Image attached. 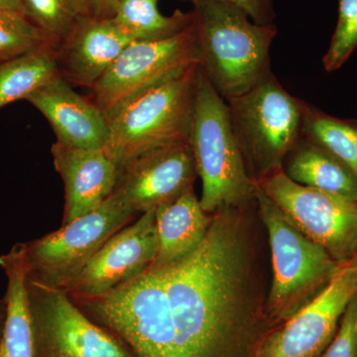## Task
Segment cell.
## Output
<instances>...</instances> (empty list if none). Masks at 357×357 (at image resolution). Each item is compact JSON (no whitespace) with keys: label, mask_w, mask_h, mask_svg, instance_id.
<instances>
[{"label":"cell","mask_w":357,"mask_h":357,"mask_svg":"<svg viewBox=\"0 0 357 357\" xmlns=\"http://www.w3.org/2000/svg\"><path fill=\"white\" fill-rule=\"evenodd\" d=\"M244 208L213 213L194 252L102 297L72 299L136 357H257L267 318Z\"/></svg>","instance_id":"obj_1"},{"label":"cell","mask_w":357,"mask_h":357,"mask_svg":"<svg viewBox=\"0 0 357 357\" xmlns=\"http://www.w3.org/2000/svg\"><path fill=\"white\" fill-rule=\"evenodd\" d=\"M202 70L225 100L248 93L270 70L273 24H258L236 4L192 2Z\"/></svg>","instance_id":"obj_2"},{"label":"cell","mask_w":357,"mask_h":357,"mask_svg":"<svg viewBox=\"0 0 357 357\" xmlns=\"http://www.w3.org/2000/svg\"><path fill=\"white\" fill-rule=\"evenodd\" d=\"M189 143L203 185L199 202L206 213L213 215L225 208H245L255 201L256 183L249 176L234 135L227 103L201 66Z\"/></svg>","instance_id":"obj_3"},{"label":"cell","mask_w":357,"mask_h":357,"mask_svg":"<svg viewBox=\"0 0 357 357\" xmlns=\"http://www.w3.org/2000/svg\"><path fill=\"white\" fill-rule=\"evenodd\" d=\"M255 202L272 253L273 274L265 311L272 326H277L330 284L340 263L298 229L257 184Z\"/></svg>","instance_id":"obj_4"},{"label":"cell","mask_w":357,"mask_h":357,"mask_svg":"<svg viewBox=\"0 0 357 357\" xmlns=\"http://www.w3.org/2000/svg\"><path fill=\"white\" fill-rule=\"evenodd\" d=\"M199 67L141 93L107 115L109 137L103 150L119 169L156 148L189 140Z\"/></svg>","instance_id":"obj_5"},{"label":"cell","mask_w":357,"mask_h":357,"mask_svg":"<svg viewBox=\"0 0 357 357\" xmlns=\"http://www.w3.org/2000/svg\"><path fill=\"white\" fill-rule=\"evenodd\" d=\"M225 102L248 174L255 172V182L283 168L302 136L303 102L282 88L272 73L248 93Z\"/></svg>","instance_id":"obj_6"},{"label":"cell","mask_w":357,"mask_h":357,"mask_svg":"<svg viewBox=\"0 0 357 357\" xmlns=\"http://www.w3.org/2000/svg\"><path fill=\"white\" fill-rule=\"evenodd\" d=\"M136 215L114 191L95 210L56 231L23 243L28 278L48 287L64 289Z\"/></svg>","instance_id":"obj_7"},{"label":"cell","mask_w":357,"mask_h":357,"mask_svg":"<svg viewBox=\"0 0 357 357\" xmlns=\"http://www.w3.org/2000/svg\"><path fill=\"white\" fill-rule=\"evenodd\" d=\"M199 64L194 20L189 27L170 38L131 42L91 89L89 98L107 115Z\"/></svg>","instance_id":"obj_8"},{"label":"cell","mask_w":357,"mask_h":357,"mask_svg":"<svg viewBox=\"0 0 357 357\" xmlns=\"http://www.w3.org/2000/svg\"><path fill=\"white\" fill-rule=\"evenodd\" d=\"M34 357H136L128 345L89 318L63 289L28 278Z\"/></svg>","instance_id":"obj_9"},{"label":"cell","mask_w":357,"mask_h":357,"mask_svg":"<svg viewBox=\"0 0 357 357\" xmlns=\"http://www.w3.org/2000/svg\"><path fill=\"white\" fill-rule=\"evenodd\" d=\"M307 237L337 263L357 255V203L294 182L277 169L255 181Z\"/></svg>","instance_id":"obj_10"},{"label":"cell","mask_w":357,"mask_h":357,"mask_svg":"<svg viewBox=\"0 0 357 357\" xmlns=\"http://www.w3.org/2000/svg\"><path fill=\"white\" fill-rule=\"evenodd\" d=\"M357 295V255L340 263L332 281L309 304L263 340L257 357H319L333 342Z\"/></svg>","instance_id":"obj_11"},{"label":"cell","mask_w":357,"mask_h":357,"mask_svg":"<svg viewBox=\"0 0 357 357\" xmlns=\"http://www.w3.org/2000/svg\"><path fill=\"white\" fill-rule=\"evenodd\" d=\"M155 210L119 230L63 290L72 299L102 297L144 273L157 255Z\"/></svg>","instance_id":"obj_12"},{"label":"cell","mask_w":357,"mask_h":357,"mask_svg":"<svg viewBox=\"0 0 357 357\" xmlns=\"http://www.w3.org/2000/svg\"><path fill=\"white\" fill-rule=\"evenodd\" d=\"M198 177L189 140L136 157L119 169L115 192L137 213L156 210L192 189Z\"/></svg>","instance_id":"obj_13"},{"label":"cell","mask_w":357,"mask_h":357,"mask_svg":"<svg viewBox=\"0 0 357 357\" xmlns=\"http://www.w3.org/2000/svg\"><path fill=\"white\" fill-rule=\"evenodd\" d=\"M25 100L50 123L56 142L84 149H103L107 145V114L89 96L77 93L60 74L35 89Z\"/></svg>","instance_id":"obj_14"},{"label":"cell","mask_w":357,"mask_h":357,"mask_svg":"<svg viewBox=\"0 0 357 357\" xmlns=\"http://www.w3.org/2000/svg\"><path fill=\"white\" fill-rule=\"evenodd\" d=\"M133 41L112 18L86 16L56 47L59 73L70 84L91 89Z\"/></svg>","instance_id":"obj_15"},{"label":"cell","mask_w":357,"mask_h":357,"mask_svg":"<svg viewBox=\"0 0 357 357\" xmlns=\"http://www.w3.org/2000/svg\"><path fill=\"white\" fill-rule=\"evenodd\" d=\"M51 153L65 185L62 225L95 210L114 192L119 169L105 150L54 142Z\"/></svg>","instance_id":"obj_16"},{"label":"cell","mask_w":357,"mask_h":357,"mask_svg":"<svg viewBox=\"0 0 357 357\" xmlns=\"http://www.w3.org/2000/svg\"><path fill=\"white\" fill-rule=\"evenodd\" d=\"M213 215L206 213L194 189L155 210L157 255L153 264L166 265L194 252L208 234Z\"/></svg>","instance_id":"obj_17"},{"label":"cell","mask_w":357,"mask_h":357,"mask_svg":"<svg viewBox=\"0 0 357 357\" xmlns=\"http://www.w3.org/2000/svg\"><path fill=\"white\" fill-rule=\"evenodd\" d=\"M0 267L7 278L4 296L7 311L0 338V357H34L23 243L15 244L6 255L0 256Z\"/></svg>","instance_id":"obj_18"},{"label":"cell","mask_w":357,"mask_h":357,"mask_svg":"<svg viewBox=\"0 0 357 357\" xmlns=\"http://www.w3.org/2000/svg\"><path fill=\"white\" fill-rule=\"evenodd\" d=\"M288 156L283 170L294 182L357 203V178L325 149L302 135Z\"/></svg>","instance_id":"obj_19"},{"label":"cell","mask_w":357,"mask_h":357,"mask_svg":"<svg viewBox=\"0 0 357 357\" xmlns=\"http://www.w3.org/2000/svg\"><path fill=\"white\" fill-rule=\"evenodd\" d=\"M59 74L57 51L52 43L0 63V109L25 100L35 89Z\"/></svg>","instance_id":"obj_20"},{"label":"cell","mask_w":357,"mask_h":357,"mask_svg":"<svg viewBox=\"0 0 357 357\" xmlns=\"http://www.w3.org/2000/svg\"><path fill=\"white\" fill-rule=\"evenodd\" d=\"M159 0H119L112 20L134 41H153L175 36L194 21L192 11L176 10L170 16L159 10Z\"/></svg>","instance_id":"obj_21"},{"label":"cell","mask_w":357,"mask_h":357,"mask_svg":"<svg viewBox=\"0 0 357 357\" xmlns=\"http://www.w3.org/2000/svg\"><path fill=\"white\" fill-rule=\"evenodd\" d=\"M302 135L333 155L357 178V126L303 102Z\"/></svg>","instance_id":"obj_22"},{"label":"cell","mask_w":357,"mask_h":357,"mask_svg":"<svg viewBox=\"0 0 357 357\" xmlns=\"http://www.w3.org/2000/svg\"><path fill=\"white\" fill-rule=\"evenodd\" d=\"M23 15L58 46L82 18L89 15L86 0H20Z\"/></svg>","instance_id":"obj_23"},{"label":"cell","mask_w":357,"mask_h":357,"mask_svg":"<svg viewBox=\"0 0 357 357\" xmlns=\"http://www.w3.org/2000/svg\"><path fill=\"white\" fill-rule=\"evenodd\" d=\"M48 43L50 40L23 14L0 10V63Z\"/></svg>","instance_id":"obj_24"},{"label":"cell","mask_w":357,"mask_h":357,"mask_svg":"<svg viewBox=\"0 0 357 357\" xmlns=\"http://www.w3.org/2000/svg\"><path fill=\"white\" fill-rule=\"evenodd\" d=\"M356 48L357 0H338L337 27L323 59L326 72H335L342 68Z\"/></svg>","instance_id":"obj_25"},{"label":"cell","mask_w":357,"mask_h":357,"mask_svg":"<svg viewBox=\"0 0 357 357\" xmlns=\"http://www.w3.org/2000/svg\"><path fill=\"white\" fill-rule=\"evenodd\" d=\"M319 357H357V295L347 307L333 342Z\"/></svg>","instance_id":"obj_26"},{"label":"cell","mask_w":357,"mask_h":357,"mask_svg":"<svg viewBox=\"0 0 357 357\" xmlns=\"http://www.w3.org/2000/svg\"><path fill=\"white\" fill-rule=\"evenodd\" d=\"M190 1H199V0H190ZM218 1H227L236 4L244 9L251 20L258 24H272L275 18L273 0H218Z\"/></svg>","instance_id":"obj_27"},{"label":"cell","mask_w":357,"mask_h":357,"mask_svg":"<svg viewBox=\"0 0 357 357\" xmlns=\"http://www.w3.org/2000/svg\"><path fill=\"white\" fill-rule=\"evenodd\" d=\"M89 15L96 18H112L119 0H86Z\"/></svg>","instance_id":"obj_28"},{"label":"cell","mask_w":357,"mask_h":357,"mask_svg":"<svg viewBox=\"0 0 357 357\" xmlns=\"http://www.w3.org/2000/svg\"><path fill=\"white\" fill-rule=\"evenodd\" d=\"M0 10L13 11L22 14L20 0H0Z\"/></svg>","instance_id":"obj_29"},{"label":"cell","mask_w":357,"mask_h":357,"mask_svg":"<svg viewBox=\"0 0 357 357\" xmlns=\"http://www.w3.org/2000/svg\"><path fill=\"white\" fill-rule=\"evenodd\" d=\"M6 302L3 298V299H0V338L3 332L4 323H6Z\"/></svg>","instance_id":"obj_30"},{"label":"cell","mask_w":357,"mask_h":357,"mask_svg":"<svg viewBox=\"0 0 357 357\" xmlns=\"http://www.w3.org/2000/svg\"><path fill=\"white\" fill-rule=\"evenodd\" d=\"M351 121L357 126V119H351Z\"/></svg>","instance_id":"obj_31"}]
</instances>
